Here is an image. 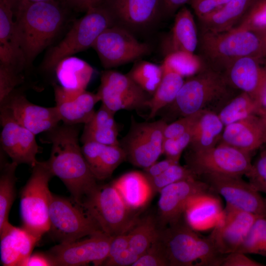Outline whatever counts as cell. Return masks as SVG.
<instances>
[{
    "label": "cell",
    "instance_id": "59",
    "mask_svg": "<svg viewBox=\"0 0 266 266\" xmlns=\"http://www.w3.org/2000/svg\"></svg>",
    "mask_w": 266,
    "mask_h": 266
},
{
    "label": "cell",
    "instance_id": "37",
    "mask_svg": "<svg viewBox=\"0 0 266 266\" xmlns=\"http://www.w3.org/2000/svg\"><path fill=\"white\" fill-rule=\"evenodd\" d=\"M217 114L226 126L256 114L255 100L248 94L240 92L225 103Z\"/></svg>",
    "mask_w": 266,
    "mask_h": 266
},
{
    "label": "cell",
    "instance_id": "38",
    "mask_svg": "<svg viewBox=\"0 0 266 266\" xmlns=\"http://www.w3.org/2000/svg\"><path fill=\"white\" fill-rule=\"evenodd\" d=\"M163 73L162 65L140 61L133 65L128 75L144 92L152 96L162 80Z\"/></svg>",
    "mask_w": 266,
    "mask_h": 266
},
{
    "label": "cell",
    "instance_id": "55",
    "mask_svg": "<svg viewBox=\"0 0 266 266\" xmlns=\"http://www.w3.org/2000/svg\"><path fill=\"white\" fill-rule=\"evenodd\" d=\"M191 0H162L163 11L167 15L176 14L177 11Z\"/></svg>",
    "mask_w": 266,
    "mask_h": 266
},
{
    "label": "cell",
    "instance_id": "13",
    "mask_svg": "<svg viewBox=\"0 0 266 266\" xmlns=\"http://www.w3.org/2000/svg\"><path fill=\"white\" fill-rule=\"evenodd\" d=\"M201 176L212 192L224 198L226 206L266 216V199L249 181L237 176L206 174Z\"/></svg>",
    "mask_w": 266,
    "mask_h": 266
},
{
    "label": "cell",
    "instance_id": "23",
    "mask_svg": "<svg viewBox=\"0 0 266 266\" xmlns=\"http://www.w3.org/2000/svg\"><path fill=\"white\" fill-rule=\"evenodd\" d=\"M14 3V0H0V64L23 72L26 66L16 36Z\"/></svg>",
    "mask_w": 266,
    "mask_h": 266
},
{
    "label": "cell",
    "instance_id": "43",
    "mask_svg": "<svg viewBox=\"0 0 266 266\" xmlns=\"http://www.w3.org/2000/svg\"><path fill=\"white\" fill-rule=\"evenodd\" d=\"M24 81L23 72L11 66L0 64V103Z\"/></svg>",
    "mask_w": 266,
    "mask_h": 266
},
{
    "label": "cell",
    "instance_id": "48",
    "mask_svg": "<svg viewBox=\"0 0 266 266\" xmlns=\"http://www.w3.org/2000/svg\"><path fill=\"white\" fill-rule=\"evenodd\" d=\"M247 254L239 251L231 252L224 255L220 266H264V264L248 257Z\"/></svg>",
    "mask_w": 266,
    "mask_h": 266
},
{
    "label": "cell",
    "instance_id": "12",
    "mask_svg": "<svg viewBox=\"0 0 266 266\" xmlns=\"http://www.w3.org/2000/svg\"><path fill=\"white\" fill-rule=\"evenodd\" d=\"M166 124L164 120L140 123L132 121L130 131L120 143L133 165L144 169L157 161L163 154Z\"/></svg>",
    "mask_w": 266,
    "mask_h": 266
},
{
    "label": "cell",
    "instance_id": "8",
    "mask_svg": "<svg viewBox=\"0 0 266 266\" xmlns=\"http://www.w3.org/2000/svg\"><path fill=\"white\" fill-rule=\"evenodd\" d=\"M80 204L101 230L112 237L127 233L137 222L133 210L128 207L112 184L98 186Z\"/></svg>",
    "mask_w": 266,
    "mask_h": 266
},
{
    "label": "cell",
    "instance_id": "17",
    "mask_svg": "<svg viewBox=\"0 0 266 266\" xmlns=\"http://www.w3.org/2000/svg\"><path fill=\"white\" fill-rule=\"evenodd\" d=\"M0 108L7 110L19 124L35 135L51 130L61 121L56 106L35 104L21 90L15 89L0 103Z\"/></svg>",
    "mask_w": 266,
    "mask_h": 266
},
{
    "label": "cell",
    "instance_id": "25",
    "mask_svg": "<svg viewBox=\"0 0 266 266\" xmlns=\"http://www.w3.org/2000/svg\"><path fill=\"white\" fill-rule=\"evenodd\" d=\"M85 159L97 180L110 177L115 169L126 159L127 155L120 145H108L94 141L82 142Z\"/></svg>",
    "mask_w": 266,
    "mask_h": 266
},
{
    "label": "cell",
    "instance_id": "51",
    "mask_svg": "<svg viewBox=\"0 0 266 266\" xmlns=\"http://www.w3.org/2000/svg\"><path fill=\"white\" fill-rule=\"evenodd\" d=\"M105 0H60L68 10L86 12L89 9L102 4Z\"/></svg>",
    "mask_w": 266,
    "mask_h": 266
},
{
    "label": "cell",
    "instance_id": "57",
    "mask_svg": "<svg viewBox=\"0 0 266 266\" xmlns=\"http://www.w3.org/2000/svg\"><path fill=\"white\" fill-rule=\"evenodd\" d=\"M259 33L260 34L261 37L263 52L265 57H266V28Z\"/></svg>",
    "mask_w": 266,
    "mask_h": 266
},
{
    "label": "cell",
    "instance_id": "18",
    "mask_svg": "<svg viewBox=\"0 0 266 266\" xmlns=\"http://www.w3.org/2000/svg\"><path fill=\"white\" fill-rule=\"evenodd\" d=\"M259 216L226 206L209 234L223 255L237 251Z\"/></svg>",
    "mask_w": 266,
    "mask_h": 266
},
{
    "label": "cell",
    "instance_id": "2",
    "mask_svg": "<svg viewBox=\"0 0 266 266\" xmlns=\"http://www.w3.org/2000/svg\"><path fill=\"white\" fill-rule=\"evenodd\" d=\"M13 9L17 38L27 68L53 42L64 26L69 10L60 0H14Z\"/></svg>",
    "mask_w": 266,
    "mask_h": 266
},
{
    "label": "cell",
    "instance_id": "3",
    "mask_svg": "<svg viewBox=\"0 0 266 266\" xmlns=\"http://www.w3.org/2000/svg\"><path fill=\"white\" fill-rule=\"evenodd\" d=\"M197 56L201 67L223 73L237 60L246 56L265 57L260 34L234 27L213 33L198 29Z\"/></svg>",
    "mask_w": 266,
    "mask_h": 266
},
{
    "label": "cell",
    "instance_id": "20",
    "mask_svg": "<svg viewBox=\"0 0 266 266\" xmlns=\"http://www.w3.org/2000/svg\"><path fill=\"white\" fill-rule=\"evenodd\" d=\"M116 22L131 32L151 25L163 11L162 0H105Z\"/></svg>",
    "mask_w": 266,
    "mask_h": 266
},
{
    "label": "cell",
    "instance_id": "35",
    "mask_svg": "<svg viewBox=\"0 0 266 266\" xmlns=\"http://www.w3.org/2000/svg\"><path fill=\"white\" fill-rule=\"evenodd\" d=\"M18 165L14 162L1 164L0 176V230L10 223L9 213L15 198V171Z\"/></svg>",
    "mask_w": 266,
    "mask_h": 266
},
{
    "label": "cell",
    "instance_id": "10",
    "mask_svg": "<svg viewBox=\"0 0 266 266\" xmlns=\"http://www.w3.org/2000/svg\"><path fill=\"white\" fill-rule=\"evenodd\" d=\"M187 166L198 177L217 174L242 177L250 172V154L220 143L212 147L190 150L186 157Z\"/></svg>",
    "mask_w": 266,
    "mask_h": 266
},
{
    "label": "cell",
    "instance_id": "33",
    "mask_svg": "<svg viewBox=\"0 0 266 266\" xmlns=\"http://www.w3.org/2000/svg\"><path fill=\"white\" fill-rule=\"evenodd\" d=\"M225 126L217 113L205 109L200 112L193 129L190 150H200L217 145L220 139Z\"/></svg>",
    "mask_w": 266,
    "mask_h": 266
},
{
    "label": "cell",
    "instance_id": "58",
    "mask_svg": "<svg viewBox=\"0 0 266 266\" xmlns=\"http://www.w3.org/2000/svg\"><path fill=\"white\" fill-rule=\"evenodd\" d=\"M16 1H29V2H38V1H51V0H15Z\"/></svg>",
    "mask_w": 266,
    "mask_h": 266
},
{
    "label": "cell",
    "instance_id": "6",
    "mask_svg": "<svg viewBox=\"0 0 266 266\" xmlns=\"http://www.w3.org/2000/svg\"><path fill=\"white\" fill-rule=\"evenodd\" d=\"M237 91L223 73L201 67L197 73L185 80L170 105L182 117L206 109L207 105L212 103L228 101L237 94Z\"/></svg>",
    "mask_w": 266,
    "mask_h": 266
},
{
    "label": "cell",
    "instance_id": "9",
    "mask_svg": "<svg viewBox=\"0 0 266 266\" xmlns=\"http://www.w3.org/2000/svg\"><path fill=\"white\" fill-rule=\"evenodd\" d=\"M49 232L59 243H70L102 232L83 206L70 199L52 194Z\"/></svg>",
    "mask_w": 266,
    "mask_h": 266
},
{
    "label": "cell",
    "instance_id": "32",
    "mask_svg": "<svg viewBox=\"0 0 266 266\" xmlns=\"http://www.w3.org/2000/svg\"><path fill=\"white\" fill-rule=\"evenodd\" d=\"M251 0H230L214 11L198 20V29L213 33L227 31L234 28Z\"/></svg>",
    "mask_w": 266,
    "mask_h": 266
},
{
    "label": "cell",
    "instance_id": "52",
    "mask_svg": "<svg viewBox=\"0 0 266 266\" xmlns=\"http://www.w3.org/2000/svg\"><path fill=\"white\" fill-rule=\"evenodd\" d=\"M177 163H179V162L166 158L161 161H156L149 166L144 168L143 173L148 179L152 178L159 175L170 166Z\"/></svg>",
    "mask_w": 266,
    "mask_h": 266
},
{
    "label": "cell",
    "instance_id": "22",
    "mask_svg": "<svg viewBox=\"0 0 266 266\" xmlns=\"http://www.w3.org/2000/svg\"><path fill=\"white\" fill-rule=\"evenodd\" d=\"M0 261L4 266H24L39 240L23 227L10 223L0 230Z\"/></svg>",
    "mask_w": 266,
    "mask_h": 266
},
{
    "label": "cell",
    "instance_id": "29",
    "mask_svg": "<svg viewBox=\"0 0 266 266\" xmlns=\"http://www.w3.org/2000/svg\"><path fill=\"white\" fill-rule=\"evenodd\" d=\"M198 35L193 14L186 6L182 7L175 15L173 27L164 44L166 55L175 52L194 54L198 47Z\"/></svg>",
    "mask_w": 266,
    "mask_h": 266
},
{
    "label": "cell",
    "instance_id": "15",
    "mask_svg": "<svg viewBox=\"0 0 266 266\" xmlns=\"http://www.w3.org/2000/svg\"><path fill=\"white\" fill-rule=\"evenodd\" d=\"M102 104L113 113L145 106L147 94L128 75L106 69L102 71L97 92Z\"/></svg>",
    "mask_w": 266,
    "mask_h": 266
},
{
    "label": "cell",
    "instance_id": "28",
    "mask_svg": "<svg viewBox=\"0 0 266 266\" xmlns=\"http://www.w3.org/2000/svg\"><path fill=\"white\" fill-rule=\"evenodd\" d=\"M54 71L62 93L72 98L86 90L94 69L86 61L71 56L61 60Z\"/></svg>",
    "mask_w": 266,
    "mask_h": 266
},
{
    "label": "cell",
    "instance_id": "31",
    "mask_svg": "<svg viewBox=\"0 0 266 266\" xmlns=\"http://www.w3.org/2000/svg\"><path fill=\"white\" fill-rule=\"evenodd\" d=\"M115 113L101 104L91 119L84 124L80 141H94L108 145H120Z\"/></svg>",
    "mask_w": 266,
    "mask_h": 266
},
{
    "label": "cell",
    "instance_id": "5",
    "mask_svg": "<svg viewBox=\"0 0 266 266\" xmlns=\"http://www.w3.org/2000/svg\"><path fill=\"white\" fill-rule=\"evenodd\" d=\"M114 24V18L104 2L89 9L83 17L75 21L65 37L48 51L42 68L54 71L61 60L92 47L100 34Z\"/></svg>",
    "mask_w": 266,
    "mask_h": 266
},
{
    "label": "cell",
    "instance_id": "46",
    "mask_svg": "<svg viewBox=\"0 0 266 266\" xmlns=\"http://www.w3.org/2000/svg\"><path fill=\"white\" fill-rule=\"evenodd\" d=\"M249 182L260 193L266 194V147L261 151L246 176Z\"/></svg>",
    "mask_w": 266,
    "mask_h": 266
},
{
    "label": "cell",
    "instance_id": "27",
    "mask_svg": "<svg viewBox=\"0 0 266 266\" xmlns=\"http://www.w3.org/2000/svg\"><path fill=\"white\" fill-rule=\"evenodd\" d=\"M211 191L198 194L188 201L184 212L185 222L195 231L213 228L223 209L220 199Z\"/></svg>",
    "mask_w": 266,
    "mask_h": 266
},
{
    "label": "cell",
    "instance_id": "34",
    "mask_svg": "<svg viewBox=\"0 0 266 266\" xmlns=\"http://www.w3.org/2000/svg\"><path fill=\"white\" fill-rule=\"evenodd\" d=\"M163 68V76L159 86L145 103V106L150 110L149 119L154 118L160 110L174 101L185 81L184 77L177 72Z\"/></svg>",
    "mask_w": 266,
    "mask_h": 266
},
{
    "label": "cell",
    "instance_id": "1",
    "mask_svg": "<svg viewBox=\"0 0 266 266\" xmlns=\"http://www.w3.org/2000/svg\"><path fill=\"white\" fill-rule=\"evenodd\" d=\"M80 129V125H58L45 132L41 141L51 144L46 162L53 175L60 179L71 198L81 204L98 185L79 145Z\"/></svg>",
    "mask_w": 266,
    "mask_h": 266
},
{
    "label": "cell",
    "instance_id": "47",
    "mask_svg": "<svg viewBox=\"0 0 266 266\" xmlns=\"http://www.w3.org/2000/svg\"><path fill=\"white\" fill-rule=\"evenodd\" d=\"M200 112L182 116L175 121L167 124L164 131V138L175 137L192 130L199 118Z\"/></svg>",
    "mask_w": 266,
    "mask_h": 266
},
{
    "label": "cell",
    "instance_id": "19",
    "mask_svg": "<svg viewBox=\"0 0 266 266\" xmlns=\"http://www.w3.org/2000/svg\"><path fill=\"white\" fill-rule=\"evenodd\" d=\"M210 191L207 184L197 177L182 180L166 187L159 193L158 200L161 223L170 226L180 221L189 200L198 194Z\"/></svg>",
    "mask_w": 266,
    "mask_h": 266
},
{
    "label": "cell",
    "instance_id": "11",
    "mask_svg": "<svg viewBox=\"0 0 266 266\" xmlns=\"http://www.w3.org/2000/svg\"><path fill=\"white\" fill-rule=\"evenodd\" d=\"M92 47L107 69L136 61L150 51L147 44L139 41L131 32L117 24L104 30Z\"/></svg>",
    "mask_w": 266,
    "mask_h": 266
},
{
    "label": "cell",
    "instance_id": "41",
    "mask_svg": "<svg viewBox=\"0 0 266 266\" xmlns=\"http://www.w3.org/2000/svg\"><path fill=\"white\" fill-rule=\"evenodd\" d=\"M237 251L266 257V216L256 219Z\"/></svg>",
    "mask_w": 266,
    "mask_h": 266
},
{
    "label": "cell",
    "instance_id": "44",
    "mask_svg": "<svg viewBox=\"0 0 266 266\" xmlns=\"http://www.w3.org/2000/svg\"><path fill=\"white\" fill-rule=\"evenodd\" d=\"M133 266H169L165 248L159 237L139 256Z\"/></svg>",
    "mask_w": 266,
    "mask_h": 266
},
{
    "label": "cell",
    "instance_id": "49",
    "mask_svg": "<svg viewBox=\"0 0 266 266\" xmlns=\"http://www.w3.org/2000/svg\"><path fill=\"white\" fill-rule=\"evenodd\" d=\"M230 0H191V5L198 18L214 11Z\"/></svg>",
    "mask_w": 266,
    "mask_h": 266
},
{
    "label": "cell",
    "instance_id": "50",
    "mask_svg": "<svg viewBox=\"0 0 266 266\" xmlns=\"http://www.w3.org/2000/svg\"><path fill=\"white\" fill-rule=\"evenodd\" d=\"M139 256L129 247L116 256L107 259L103 266H133Z\"/></svg>",
    "mask_w": 266,
    "mask_h": 266
},
{
    "label": "cell",
    "instance_id": "39",
    "mask_svg": "<svg viewBox=\"0 0 266 266\" xmlns=\"http://www.w3.org/2000/svg\"><path fill=\"white\" fill-rule=\"evenodd\" d=\"M162 66L177 72L183 77L192 76L201 68L196 55L184 52H175L166 55Z\"/></svg>",
    "mask_w": 266,
    "mask_h": 266
},
{
    "label": "cell",
    "instance_id": "54",
    "mask_svg": "<svg viewBox=\"0 0 266 266\" xmlns=\"http://www.w3.org/2000/svg\"><path fill=\"white\" fill-rule=\"evenodd\" d=\"M255 101L256 114L266 122V66L264 78Z\"/></svg>",
    "mask_w": 266,
    "mask_h": 266
},
{
    "label": "cell",
    "instance_id": "26",
    "mask_svg": "<svg viewBox=\"0 0 266 266\" xmlns=\"http://www.w3.org/2000/svg\"><path fill=\"white\" fill-rule=\"evenodd\" d=\"M261 59L252 56L242 57L223 73L232 87L248 94L254 100L265 73L266 66L261 65Z\"/></svg>",
    "mask_w": 266,
    "mask_h": 266
},
{
    "label": "cell",
    "instance_id": "40",
    "mask_svg": "<svg viewBox=\"0 0 266 266\" xmlns=\"http://www.w3.org/2000/svg\"><path fill=\"white\" fill-rule=\"evenodd\" d=\"M259 33L266 28V0H251L234 27Z\"/></svg>",
    "mask_w": 266,
    "mask_h": 266
},
{
    "label": "cell",
    "instance_id": "14",
    "mask_svg": "<svg viewBox=\"0 0 266 266\" xmlns=\"http://www.w3.org/2000/svg\"><path fill=\"white\" fill-rule=\"evenodd\" d=\"M112 237L100 232L83 240L59 243L51 248L47 255L53 266H81L90 263L95 266L103 265Z\"/></svg>",
    "mask_w": 266,
    "mask_h": 266
},
{
    "label": "cell",
    "instance_id": "42",
    "mask_svg": "<svg viewBox=\"0 0 266 266\" xmlns=\"http://www.w3.org/2000/svg\"><path fill=\"white\" fill-rule=\"evenodd\" d=\"M192 177H198L187 166L179 163L174 164L159 175L148 179L153 193H160L166 187L179 181Z\"/></svg>",
    "mask_w": 266,
    "mask_h": 266
},
{
    "label": "cell",
    "instance_id": "45",
    "mask_svg": "<svg viewBox=\"0 0 266 266\" xmlns=\"http://www.w3.org/2000/svg\"><path fill=\"white\" fill-rule=\"evenodd\" d=\"M193 129L175 137L164 138L163 154H164L166 158L179 162L183 152L188 148L191 142Z\"/></svg>",
    "mask_w": 266,
    "mask_h": 266
},
{
    "label": "cell",
    "instance_id": "21",
    "mask_svg": "<svg viewBox=\"0 0 266 266\" xmlns=\"http://www.w3.org/2000/svg\"><path fill=\"white\" fill-rule=\"evenodd\" d=\"M220 143L250 154L266 143V122L256 114L225 126Z\"/></svg>",
    "mask_w": 266,
    "mask_h": 266
},
{
    "label": "cell",
    "instance_id": "36",
    "mask_svg": "<svg viewBox=\"0 0 266 266\" xmlns=\"http://www.w3.org/2000/svg\"><path fill=\"white\" fill-rule=\"evenodd\" d=\"M128 233L129 248L140 256L159 238L160 231L152 217L147 216L137 222Z\"/></svg>",
    "mask_w": 266,
    "mask_h": 266
},
{
    "label": "cell",
    "instance_id": "7",
    "mask_svg": "<svg viewBox=\"0 0 266 266\" xmlns=\"http://www.w3.org/2000/svg\"><path fill=\"white\" fill-rule=\"evenodd\" d=\"M32 168L20 193V214L22 227L40 240L50 229L49 212L52 194L49 182L54 176L46 161H38Z\"/></svg>",
    "mask_w": 266,
    "mask_h": 266
},
{
    "label": "cell",
    "instance_id": "53",
    "mask_svg": "<svg viewBox=\"0 0 266 266\" xmlns=\"http://www.w3.org/2000/svg\"><path fill=\"white\" fill-rule=\"evenodd\" d=\"M129 247V236L128 233L113 237L110 244L107 259L116 256Z\"/></svg>",
    "mask_w": 266,
    "mask_h": 266
},
{
    "label": "cell",
    "instance_id": "16",
    "mask_svg": "<svg viewBox=\"0 0 266 266\" xmlns=\"http://www.w3.org/2000/svg\"><path fill=\"white\" fill-rule=\"evenodd\" d=\"M0 147L12 162L27 164L32 168L38 162L39 148L35 134L19 124L5 109L0 108Z\"/></svg>",
    "mask_w": 266,
    "mask_h": 266
},
{
    "label": "cell",
    "instance_id": "24",
    "mask_svg": "<svg viewBox=\"0 0 266 266\" xmlns=\"http://www.w3.org/2000/svg\"><path fill=\"white\" fill-rule=\"evenodd\" d=\"M54 91L56 107L61 121L69 125L86 124L93 116L95 106L100 101L97 93L86 90L72 98L65 96L59 85L54 84Z\"/></svg>",
    "mask_w": 266,
    "mask_h": 266
},
{
    "label": "cell",
    "instance_id": "4",
    "mask_svg": "<svg viewBox=\"0 0 266 266\" xmlns=\"http://www.w3.org/2000/svg\"><path fill=\"white\" fill-rule=\"evenodd\" d=\"M186 223H176L160 232L169 266H220L223 257L208 235L201 236Z\"/></svg>",
    "mask_w": 266,
    "mask_h": 266
},
{
    "label": "cell",
    "instance_id": "56",
    "mask_svg": "<svg viewBox=\"0 0 266 266\" xmlns=\"http://www.w3.org/2000/svg\"><path fill=\"white\" fill-rule=\"evenodd\" d=\"M53 264L48 257L40 253L31 254L24 264V266H51Z\"/></svg>",
    "mask_w": 266,
    "mask_h": 266
},
{
    "label": "cell",
    "instance_id": "30",
    "mask_svg": "<svg viewBox=\"0 0 266 266\" xmlns=\"http://www.w3.org/2000/svg\"><path fill=\"white\" fill-rule=\"evenodd\" d=\"M112 184L132 210L144 206L153 193L147 178L143 172L138 171L124 174Z\"/></svg>",
    "mask_w": 266,
    "mask_h": 266
}]
</instances>
